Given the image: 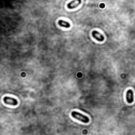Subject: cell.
Masks as SVG:
<instances>
[{
  "mask_svg": "<svg viewBox=\"0 0 135 135\" xmlns=\"http://www.w3.org/2000/svg\"><path fill=\"white\" fill-rule=\"evenodd\" d=\"M72 117L76 120L80 121L83 123H88L89 122V118L83 114H80L78 111H72Z\"/></svg>",
  "mask_w": 135,
  "mask_h": 135,
  "instance_id": "obj_1",
  "label": "cell"
},
{
  "mask_svg": "<svg viewBox=\"0 0 135 135\" xmlns=\"http://www.w3.org/2000/svg\"><path fill=\"white\" fill-rule=\"evenodd\" d=\"M3 102L6 105H11V106H17L18 105V101L17 99L14 98L8 97V96H5L3 98Z\"/></svg>",
  "mask_w": 135,
  "mask_h": 135,
  "instance_id": "obj_2",
  "label": "cell"
},
{
  "mask_svg": "<svg viewBox=\"0 0 135 135\" xmlns=\"http://www.w3.org/2000/svg\"><path fill=\"white\" fill-rule=\"evenodd\" d=\"M126 102L128 103H132L133 102V91L131 89H129L126 94Z\"/></svg>",
  "mask_w": 135,
  "mask_h": 135,
  "instance_id": "obj_3",
  "label": "cell"
},
{
  "mask_svg": "<svg viewBox=\"0 0 135 135\" xmlns=\"http://www.w3.org/2000/svg\"><path fill=\"white\" fill-rule=\"evenodd\" d=\"M92 36H93V37L95 38V39L97 40L98 41L102 42V41H104V37L101 33H99V32L96 31V30H94L92 32Z\"/></svg>",
  "mask_w": 135,
  "mask_h": 135,
  "instance_id": "obj_4",
  "label": "cell"
},
{
  "mask_svg": "<svg viewBox=\"0 0 135 135\" xmlns=\"http://www.w3.org/2000/svg\"><path fill=\"white\" fill-rule=\"evenodd\" d=\"M81 3V0H73L68 4V8L69 9H74L78 6Z\"/></svg>",
  "mask_w": 135,
  "mask_h": 135,
  "instance_id": "obj_5",
  "label": "cell"
},
{
  "mask_svg": "<svg viewBox=\"0 0 135 135\" xmlns=\"http://www.w3.org/2000/svg\"><path fill=\"white\" fill-rule=\"evenodd\" d=\"M58 24L61 26H63V27H66V28H69L70 27V24L69 22H65V21H63V20H59L58 21Z\"/></svg>",
  "mask_w": 135,
  "mask_h": 135,
  "instance_id": "obj_6",
  "label": "cell"
}]
</instances>
